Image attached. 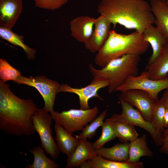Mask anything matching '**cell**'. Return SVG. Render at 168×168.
I'll use <instances>...</instances> for the list:
<instances>
[{
  "mask_svg": "<svg viewBox=\"0 0 168 168\" xmlns=\"http://www.w3.org/2000/svg\"><path fill=\"white\" fill-rule=\"evenodd\" d=\"M43 148L39 145L29 150L33 155L34 161L31 165L28 164L29 168H58V165L55 161L47 157Z\"/></svg>",
  "mask_w": 168,
  "mask_h": 168,
  "instance_id": "d4e9b609",
  "label": "cell"
},
{
  "mask_svg": "<svg viewBox=\"0 0 168 168\" xmlns=\"http://www.w3.org/2000/svg\"><path fill=\"white\" fill-rule=\"evenodd\" d=\"M128 142L116 144L110 148L102 147L96 150L97 155L106 159L116 161L127 162L129 159Z\"/></svg>",
  "mask_w": 168,
  "mask_h": 168,
  "instance_id": "ffe728a7",
  "label": "cell"
},
{
  "mask_svg": "<svg viewBox=\"0 0 168 168\" xmlns=\"http://www.w3.org/2000/svg\"><path fill=\"white\" fill-rule=\"evenodd\" d=\"M166 109L161 99L156 101L152 111L151 122L159 133H162L165 129L164 119Z\"/></svg>",
  "mask_w": 168,
  "mask_h": 168,
  "instance_id": "4316f807",
  "label": "cell"
},
{
  "mask_svg": "<svg viewBox=\"0 0 168 168\" xmlns=\"http://www.w3.org/2000/svg\"><path fill=\"white\" fill-rule=\"evenodd\" d=\"M164 126L165 128H168V108H166L164 119Z\"/></svg>",
  "mask_w": 168,
  "mask_h": 168,
  "instance_id": "d6a6232c",
  "label": "cell"
},
{
  "mask_svg": "<svg viewBox=\"0 0 168 168\" xmlns=\"http://www.w3.org/2000/svg\"><path fill=\"white\" fill-rule=\"evenodd\" d=\"M168 88V78L154 80L149 79L145 70L139 76H130L115 91L121 92L130 89H138L148 92L156 101L161 91Z\"/></svg>",
  "mask_w": 168,
  "mask_h": 168,
  "instance_id": "9c48e42d",
  "label": "cell"
},
{
  "mask_svg": "<svg viewBox=\"0 0 168 168\" xmlns=\"http://www.w3.org/2000/svg\"><path fill=\"white\" fill-rule=\"evenodd\" d=\"M53 120L51 113L43 107L35 113L33 124L40 137L41 147L53 160H56L60 151L52 136L51 125Z\"/></svg>",
  "mask_w": 168,
  "mask_h": 168,
  "instance_id": "8992f818",
  "label": "cell"
},
{
  "mask_svg": "<svg viewBox=\"0 0 168 168\" xmlns=\"http://www.w3.org/2000/svg\"><path fill=\"white\" fill-rule=\"evenodd\" d=\"M166 2H167V3L168 4V0H166Z\"/></svg>",
  "mask_w": 168,
  "mask_h": 168,
  "instance_id": "836d02e7",
  "label": "cell"
},
{
  "mask_svg": "<svg viewBox=\"0 0 168 168\" xmlns=\"http://www.w3.org/2000/svg\"><path fill=\"white\" fill-rule=\"evenodd\" d=\"M38 110L32 100L21 99L10 90V85L0 80V129L7 134L30 136L35 131V113Z\"/></svg>",
  "mask_w": 168,
  "mask_h": 168,
  "instance_id": "6da1fadb",
  "label": "cell"
},
{
  "mask_svg": "<svg viewBox=\"0 0 168 168\" xmlns=\"http://www.w3.org/2000/svg\"><path fill=\"white\" fill-rule=\"evenodd\" d=\"M109 84L108 80L99 77L94 76L90 83L84 87L75 88L67 84H63L59 85L57 92H67L76 94L79 98L80 109L87 110L90 109L88 101L91 98L96 97L104 100L98 95V91L101 88L108 87Z\"/></svg>",
  "mask_w": 168,
  "mask_h": 168,
  "instance_id": "30bf717a",
  "label": "cell"
},
{
  "mask_svg": "<svg viewBox=\"0 0 168 168\" xmlns=\"http://www.w3.org/2000/svg\"><path fill=\"white\" fill-rule=\"evenodd\" d=\"M22 10V0H0V27L11 29Z\"/></svg>",
  "mask_w": 168,
  "mask_h": 168,
  "instance_id": "4fadbf2b",
  "label": "cell"
},
{
  "mask_svg": "<svg viewBox=\"0 0 168 168\" xmlns=\"http://www.w3.org/2000/svg\"><path fill=\"white\" fill-rule=\"evenodd\" d=\"M21 75L19 70L10 65L5 60L0 59V78L3 82L9 81H14Z\"/></svg>",
  "mask_w": 168,
  "mask_h": 168,
  "instance_id": "f1b7e54d",
  "label": "cell"
},
{
  "mask_svg": "<svg viewBox=\"0 0 168 168\" xmlns=\"http://www.w3.org/2000/svg\"><path fill=\"white\" fill-rule=\"evenodd\" d=\"M107 114L106 110L103 111L98 117L91 122L90 124L86 125L81 133L76 136V138L79 140H86L87 138L90 139L93 138L96 134L97 128L102 126Z\"/></svg>",
  "mask_w": 168,
  "mask_h": 168,
  "instance_id": "484cf974",
  "label": "cell"
},
{
  "mask_svg": "<svg viewBox=\"0 0 168 168\" xmlns=\"http://www.w3.org/2000/svg\"><path fill=\"white\" fill-rule=\"evenodd\" d=\"M153 155L152 152L147 146L145 134L129 142V159L127 162H137L141 157H152Z\"/></svg>",
  "mask_w": 168,
  "mask_h": 168,
  "instance_id": "44dd1931",
  "label": "cell"
},
{
  "mask_svg": "<svg viewBox=\"0 0 168 168\" xmlns=\"http://www.w3.org/2000/svg\"><path fill=\"white\" fill-rule=\"evenodd\" d=\"M111 23L105 16L100 15L96 18L94 29L89 40L84 44L85 48L91 53L98 52L107 39Z\"/></svg>",
  "mask_w": 168,
  "mask_h": 168,
  "instance_id": "7c38bea8",
  "label": "cell"
},
{
  "mask_svg": "<svg viewBox=\"0 0 168 168\" xmlns=\"http://www.w3.org/2000/svg\"><path fill=\"white\" fill-rule=\"evenodd\" d=\"M0 36L12 44L21 47L26 54L28 59L35 58L36 52V50L26 44L22 36L13 32L11 29L0 27Z\"/></svg>",
  "mask_w": 168,
  "mask_h": 168,
  "instance_id": "603a6c76",
  "label": "cell"
},
{
  "mask_svg": "<svg viewBox=\"0 0 168 168\" xmlns=\"http://www.w3.org/2000/svg\"><path fill=\"white\" fill-rule=\"evenodd\" d=\"M97 155L92 143L86 140L80 139L73 152L68 156L65 167L74 168L80 167L84 162Z\"/></svg>",
  "mask_w": 168,
  "mask_h": 168,
  "instance_id": "2e32d148",
  "label": "cell"
},
{
  "mask_svg": "<svg viewBox=\"0 0 168 168\" xmlns=\"http://www.w3.org/2000/svg\"><path fill=\"white\" fill-rule=\"evenodd\" d=\"M154 23L168 38V4L166 0H150Z\"/></svg>",
  "mask_w": 168,
  "mask_h": 168,
  "instance_id": "d6986e66",
  "label": "cell"
},
{
  "mask_svg": "<svg viewBox=\"0 0 168 168\" xmlns=\"http://www.w3.org/2000/svg\"><path fill=\"white\" fill-rule=\"evenodd\" d=\"M111 121L115 136L121 141L131 142L138 138V134L134 126L125 123Z\"/></svg>",
  "mask_w": 168,
  "mask_h": 168,
  "instance_id": "cb8c5ba5",
  "label": "cell"
},
{
  "mask_svg": "<svg viewBox=\"0 0 168 168\" xmlns=\"http://www.w3.org/2000/svg\"><path fill=\"white\" fill-rule=\"evenodd\" d=\"M39 8L54 10L58 9L68 2V0H34Z\"/></svg>",
  "mask_w": 168,
  "mask_h": 168,
  "instance_id": "f546056e",
  "label": "cell"
},
{
  "mask_svg": "<svg viewBox=\"0 0 168 168\" xmlns=\"http://www.w3.org/2000/svg\"><path fill=\"white\" fill-rule=\"evenodd\" d=\"M54 129L56 143L60 151L68 156H69L76 148L79 140L73 137L72 133L56 123L54 125Z\"/></svg>",
  "mask_w": 168,
  "mask_h": 168,
  "instance_id": "ac0fdd59",
  "label": "cell"
},
{
  "mask_svg": "<svg viewBox=\"0 0 168 168\" xmlns=\"http://www.w3.org/2000/svg\"></svg>",
  "mask_w": 168,
  "mask_h": 168,
  "instance_id": "e575fe53",
  "label": "cell"
},
{
  "mask_svg": "<svg viewBox=\"0 0 168 168\" xmlns=\"http://www.w3.org/2000/svg\"><path fill=\"white\" fill-rule=\"evenodd\" d=\"M99 112L96 106L87 110L71 109L59 113L54 111L51 114L55 123L72 134L82 130L89 123L94 120Z\"/></svg>",
  "mask_w": 168,
  "mask_h": 168,
  "instance_id": "5b68a950",
  "label": "cell"
},
{
  "mask_svg": "<svg viewBox=\"0 0 168 168\" xmlns=\"http://www.w3.org/2000/svg\"><path fill=\"white\" fill-rule=\"evenodd\" d=\"M140 59V55L128 54L111 60L101 69H96L91 64L89 68L93 77H99L109 81L107 91L110 94L129 77L138 75Z\"/></svg>",
  "mask_w": 168,
  "mask_h": 168,
  "instance_id": "277c9868",
  "label": "cell"
},
{
  "mask_svg": "<svg viewBox=\"0 0 168 168\" xmlns=\"http://www.w3.org/2000/svg\"><path fill=\"white\" fill-rule=\"evenodd\" d=\"M149 44L144 39L142 34L136 31L126 35L110 30L107 39L95 56V63L102 68L111 60L128 54L140 55L147 51Z\"/></svg>",
  "mask_w": 168,
  "mask_h": 168,
  "instance_id": "3957f363",
  "label": "cell"
},
{
  "mask_svg": "<svg viewBox=\"0 0 168 168\" xmlns=\"http://www.w3.org/2000/svg\"><path fill=\"white\" fill-rule=\"evenodd\" d=\"M101 127L102 133L100 137L92 143L93 147L96 150L103 147L105 143L116 138L110 118L106 119Z\"/></svg>",
  "mask_w": 168,
  "mask_h": 168,
  "instance_id": "83f0119b",
  "label": "cell"
},
{
  "mask_svg": "<svg viewBox=\"0 0 168 168\" xmlns=\"http://www.w3.org/2000/svg\"><path fill=\"white\" fill-rule=\"evenodd\" d=\"M133 163L118 162L104 158L97 155L85 161L80 166L81 168H133Z\"/></svg>",
  "mask_w": 168,
  "mask_h": 168,
  "instance_id": "7402d4cb",
  "label": "cell"
},
{
  "mask_svg": "<svg viewBox=\"0 0 168 168\" xmlns=\"http://www.w3.org/2000/svg\"><path fill=\"white\" fill-rule=\"evenodd\" d=\"M144 39L150 44L152 52L147 65L153 63L159 55L162 48L168 40L166 35L156 26H147L142 33Z\"/></svg>",
  "mask_w": 168,
  "mask_h": 168,
  "instance_id": "9a60e30c",
  "label": "cell"
},
{
  "mask_svg": "<svg viewBox=\"0 0 168 168\" xmlns=\"http://www.w3.org/2000/svg\"><path fill=\"white\" fill-rule=\"evenodd\" d=\"M97 11L114 28L119 24L141 33L154 22L150 4L144 0H101Z\"/></svg>",
  "mask_w": 168,
  "mask_h": 168,
  "instance_id": "7a4b0ae2",
  "label": "cell"
},
{
  "mask_svg": "<svg viewBox=\"0 0 168 168\" xmlns=\"http://www.w3.org/2000/svg\"><path fill=\"white\" fill-rule=\"evenodd\" d=\"M162 144L159 150L161 153L168 156V128L162 133Z\"/></svg>",
  "mask_w": 168,
  "mask_h": 168,
  "instance_id": "4dcf8cb0",
  "label": "cell"
},
{
  "mask_svg": "<svg viewBox=\"0 0 168 168\" xmlns=\"http://www.w3.org/2000/svg\"><path fill=\"white\" fill-rule=\"evenodd\" d=\"M96 18L88 16L76 17L70 22L71 36L84 44L87 42L92 33Z\"/></svg>",
  "mask_w": 168,
  "mask_h": 168,
  "instance_id": "5bb4252c",
  "label": "cell"
},
{
  "mask_svg": "<svg viewBox=\"0 0 168 168\" xmlns=\"http://www.w3.org/2000/svg\"><path fill=\"white\" fill-rule=\"evenodd\" d=\"M166 108H168V88L166 89L165 92L161 98Z\"/></svg>",
  "mask_w": 168,
  "mask_h": 168,
  "instance_id": "1f68e13d",
  "label": "cell"
},
{
  "mask_svg": "<svg viewBox=\"0 0 168 168\" xmlns=\"http://www.w3.org/2000/svg\"><path fill=\"white\" fill-rule=\"evenodd\" d=\"M146 71L149 79L154 80L168 78V40L159 55L152 63L147 65Z\"/></svg>",
  "mask_w": 168,
  "mask_h": 168,
  "instance_id": "e0dca14e",
  "label": "cell"
},
{
  "mask_svg": "<svg viewBox=\"0 0 168 168\" xmlns=\"http://www.w3.org/2000/svg\"><path fill=\"white\" fill-rule=\"evenodd\" d=\"M118 97L136 107L145 120L151 122L156 101L148 92L140 90L130 89L122 92Z\"/></svg>",
  "mask_w": 168,
  "mask_h": 168,
  "instance_id": "8fae6325",
  "label": "cell"
},
{
  "mask_svg": "<svg viewBox=\"0 0 168 168\" xmlns=\"http://www.w3.org/2000/svg\"><path fill=\"white\" fill-rule=\"evenodd\" d=\"M14 82L19 84H25L36 88L44 100V105L43 108L51 114L54 111V106L60 85L58 82L49 79L43 76L27 77L21 75Z\"/></svg>",
  "mask_w": 168,
  "mask_h": 168,
  "instance_id": "ba28073f",
  "label": "cell"
},
{
  "mask_svg": "<svg viewBox=\"0 0 168 168\" xmlns=\"http://www.w3.org/2000/svg\"><path fill=\"white\" fill-rule=\"evenodd\" d=\"M121 103L122 111L120 114H114L110 118L113 121H118L136 126L147 131L150 134L157 146L162 145V133L154 128L151 122L146 120L141 113L133 106L119 98Z\"/></svg>",
  "mask_w": 168,
  "mask_h": 168,
  "instance_id": "52a82bcc",
  "label": "cell"
}]
</instances>
